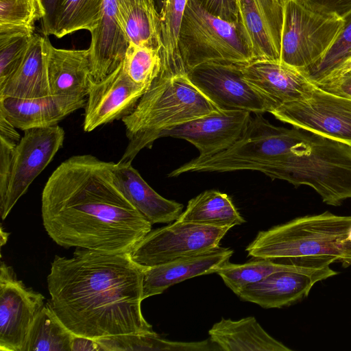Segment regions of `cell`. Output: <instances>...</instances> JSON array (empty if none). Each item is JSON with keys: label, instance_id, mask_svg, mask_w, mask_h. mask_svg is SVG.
<instances>
[{"label": "cell", "instance_id": "obj_23", "mask_svg": "<svg viewBox=\"0 0 351 351\" xmlns=\"http://www.w3.org/2000/svg\"><path fill=\"white\" fill-rule=\"evenodd\" d=\"M114 174L125 197L152 225L176 221L183 212L182 204L155 191L132 167V162L119 160L115 163Z\"/></svg>", "mask_w": 351, "mask_h": 351}, {"label": "cell", "instance_id": "obj_2", "mask_svg": "<svg viewBox=\"0 0 351 351\" xmlns=\"http://www.w3.org/2000/svg\"><path fill=\"white\" fill-rule=\"evenodd\" d=\"M144 269L128 253L76 247L72 257L51 262L47 302L75 335L155 334L141 311Z\"/></svg>", "mask_w": 351, "mask_h": 351}, {"label": "cell", "instance_id": "obj_34", "mask_svg": "<svg viewBox=\"0 0 351 351\" xmlns=\"http://www.w3.org/2000/svg\"><path fill=\"white\" fill-rule=\"evenodd\" d=\"M345 19L344 27L325 56L304 73L315 85L325 82L351 53V14Z\"/></svg>", "mask_w": 351, "mask_h": 351}, {"label": "cell", "instance_id": "obj_19", "mask_svg": "<svg viewBox=\"0 0 351 351\" xmlns=\"http://www.w3.org/2000/svg\"><path fill=\"white\" fill-rule=\"evenodd\" d=\"M86 97L49 95L37 98L0 97L1 112L16 128H49L84 108Z\"/></svg>", "mask_w": 351, "mask_h": 351}, {"label": "cell", "instance_id": "obj_18", "mask_svg": "<svg viewBox=\"0 0 351 351\" xmlns=\"http://www.w3.org/2000/svg\"><path fill=\"white\" fill-rule=\"evenodd\" d=\"M239 65L245 80L277 107L308 98L315 86L304 72L281 62L254 60Z\"/></svg>", "mask_w": 351, "mask_h": 351}, {"label": "cell", "instance_id": "obj_33", "mask_svg": "<svg viewBox=\"0 0 351 351\" xmlns=\"http://www.w3.org/2000/svg\"><path fill=\"white\" fill-rule=\"evenodd\" d=\"M162 66L160 51L145 45L130 43L123 66L135 84L147 89L159 75Z\"/></svg>", "mask_w": 351, "mask_h": 351}, {"label": "cell", "instance_id": "obj_6", "mask_svg": "<svg viewBox=\"0 0 351 351\" xmlns=\"http://www.w3.org/2000/svg\"><path fill=\"white\" fill-rule=\"evenodd\" d=\"M241 137L228 149L210 156H197L176 168L168 177L192 172L260 171L265 166L289 152L307 131L278 127L254 114Z\"/></svg>", "mask_w": 351, "mask_h": 351}, {"label": "cell", "instance_id": "obj_41", "mask_svg": "<svg viewBox=\"0 0 351 351\" xmlns=\"http://www.w3.org/2000/svg\"><path fill=\"white\" fill-rule=\"evenodd\" d=\"M71 351H104V349L96 339L74 335Z\"/></svg>", "mask_w": 351, "mask_h": 351}, {"label": "cell", "instance_id": "obj_14", "mask_svg": "<svg viewBox=\"0 0 351 351\" xmlns=\"http://www.w3.org/2000/svg\"><path fill=\"white\" fill-rule=\"evenodd\" d=\"M251 113L243 110H218L163 132L160 138L185 140L199 151V156H210L230 147L246 130Z\"/></svg>", "mask_w": 351, "mask_h": 351}, {"label": "cell", "instance_id": "obj_42", "mask_svg": "<svg viewBox=\"0 0 351 351\" xmlns=\"http://www.w3.org/2000/svg\"><path fill=\"white\" fill-rule=\"evenodd\" d=\"M16 128L0 112V138H3L11 143L18 144L21 138Z\"/></svg>", "mask_w": 351, "mask_h": 351}, {"label": "cell", "instance_id": "obj_43", "mask_svg": "<svg viewBox=\"0 0 351 351\" xmlns=\"http://www.w3.org/2000/svg\"><path fill=\"white\" fill-rule=\"evenodd\" d=\"M9 233L4 232L3 228H1V246H3L4 244L6 243V241L8 238Z\"/></svg>", "mask_w": 351, "mask_h": 351}, {"label": "cell", "instance_id": "obj_24", "mask_svg": "<svg viewBox=\"0 0 351 351\" xmlns=\"http://www.w3.org/2000/svg\"><path fill=\"white\" fill-rule=\"evenodd\" d=\"M48 36L34 34L16 71L0 88V97L37 98L51 95L47 71Z\"/></svg>", "mask_w": 351, "mask_h": 351}, {"label": "cell", "instance_id": "obj_1", "mask_svg": "<svg viewBox=\"0 0 351 351\" xmlns=\"http://www.w3.org/2000/svg\"><path fill=\"white\" fill-rule=\"evenodd\" d=\"M114 162L73 156L49 177L41 215L49 237L64 248L129 253L152 230L119 187Z\"/></svg>", "mask_w": 351, "mask_h": 351}, {"label": "cell", "instance_id": "obj_30", "mask_svg": "<svg viewBox=\"0 0 351 351\" xmlns=\"http://www.w3.org/2000/svg\"><path fill=\"white\" fill-rule=\"evenodd\" d=\"M73 335L47 302L31 327L23 351H71Z\"/></svg>", "mask_w": 351, "mask_h": 351}, {"label": "cell", "instance_id": "obj_22", "mask_svg": "<svg viewBox=\"0 0 351 351\" xmlns=\"http://www.w3.org/2000/svg\"><path fill=\"white\" fill-rule=\"evenodd\" d=\"M47 71L51 95L86 97L94 82L89 49H58L49 40Z\"/></svg>", "mask_w": 351, "mask_h": 351}, {"label": "cell", "instance_id": "obj_27", "mask_svg": "<svg viewBox=\"0 0 351 351\" xmlns=\"http://www.w3.org/2000/svg\"><path fill=\"white\" fill-rule=\"evenodd\" d=\"M177 220L230 228L245 222L229 195L217 190L205 191L190 199Z\"/></svg>", "mask_w": 351, "mask_h": 351}, {"label": "cell", "instance_id": "obj_32", "mask_svg": "<svg viewBox=\"0 0 351 351\" xmlns=\"http://www.w3.org/2000/svg\"><path fill=\"white\" fill-rule=\"evenodd\" d=\"M34 31L25 27L0 28V88L21 64Z\"/></svg>", "mask_w": 351, "mask_h": 351}, {"label": "cell", "instance_id": "obj_13", "mask_svg": "<svg viewBox=\"0 0 351 351\" xmlns=\"http://www.w3.org/2000/svg\"><path fill=\"white\" fill-rule=\"evenodd\" d=\"M45 298L26 287L5 262L0 265V350L23 351Z\"/></svg>", "mask_w": 351, "mask_h": 351}, {"label": "cell", "instance_id": "obj_29", "mask_svg": "<svg viewBox=\"0 0 351 351\" xmlns=\"http://www.w3.org/2000/svg\"><path fill=\"white\" fill-rule=\"evenodd\" d=\"M319 269H321L287 264L278 259L256 258L242 264L231 263L228 261L219 268L217 274L222 278L225 285L237 294L245 286L260 281L275 272H311Z\"/></svg>", "mask_w": 351, "mask_h": 351}, {"label": "cell", "instance_id": "obj_28", "mask_svg": "<svg viewBox=\"0 0 351 351\" xmlns=\"http://www.w3.org/2000/svg\"><path fill=\"white\" fill-rule=\"evenodd\" d=\"M188 0H162L160 12L161 38V72L186 73L178 47V39Z\"/></svg>", "mask_w": 351, "mask_h": 351}, {"label": "cell", "instance_id": "obj_9", "mask_svg": "<svg viewBox=\"0 0 351 351\" xmlns=\"http://www.w3.org/2000/svg\"><path fill=\"white\" fill-rule=\"evenodd\" d=\"M230 228L176 220L151 230L128 254L138 265L154 267L214 249Z\"/></svg>", "mask_w": 351, "mask_h": 351}, {"label": "cell", "instance_id": "obj_12", "mask_svg": "<svg viewBox=\"0 0 351 351\" xmlns=\"http://www.w3.org/2000/svg\"><path fill=\"white\" fill-rule=\"evenodd\" d=\"M64 136V130L58 125L24 131L15 148L8 191L4 200L0 203L2 220L62 147Z\"/></svg>", "mask_w": 351, "mask_h": 351}, {"label": "cell", "instance_id": "obj_4", "mask_svg": "<svg viewBox=\"0 0 351 351\" xmlns=\"http://www.w3.org/2000/svg\"><path fill=\"white\" fill-rule=\"evenodd\" d=\"M186 73L160 72L134 110L121 119L128 143L120 161L132 162L143 149H150L163 132L220 110Z\"/></svg>", "mask_w": 351, "mask_h": 351}, {"label": "cell", "instance_id": "obj_35", "mask_svg": "<svg viewBox=\"0 0 351 351\" xmlns=\"http://www.w3.org/2000/svg\"><path fill=\"white\" fill-rule=\"evenodd\" d=\"M45 16L41 0H0V28L25 27Z\"/></svg>", "mask_w": 351, "mask_h": 351}, {"label": "cell", "instance_id": "obj_36", "mask_svg": "<svg viewBox=\"0 0 351 351\" xmlns=\"http://www.w3.org/2000/svg\"><path fill=\"white\" fill-rule=\"evenodd\" d=\"M16 145L0 138V203L4 200L9 186Z\"/></svg>", "mask_w": 351, "mask_h": 351}, {"label": "cell", "instance_id": "obj_10", "mask_svg": "<svg viewBox=\"0 0 351 351\" xmlns=\"http://www.w3.org/2000/svg\"><path fill=\"white\" fill-rule=\"evenodd\" d=\"M192 84L219 109L263 114L277 105L247 82L239 64L210 62L187 71Z\"/></svg>", "mask_w": 351, "mask_h": 351}, {"label": "cell", "instance_id": "obj_11", "mask_svg": "<svg viewBox=\"0 0 351 351\" xmlns=\"http://www.w3.org/2000/svg\"><path fill=\"white\" fill-rule=\"evenodd\" d=\"M294 128L351 147V99L326 92L317 86L303 100L283 104L271 112Z\"/></svg>", "mask_w": 351, "mask_h": 351}, {"label": "cell", "instance_id": "obj_26", "mask_svg": "<svg viewBox=\"0 0 351 351\" xmlns=\"http://www.w3.org/2000/svg\"><path fill=\"white\" fill-rule=\"evenodd\" d=\"M119 11L129 42L158 49L161 53L160 17L154 0H119Z\"/></svg>", "mask_w": 351, "mask_h": 351}, {"label": "cell", "instance_id": "obj_39", "mask_svg": "<svg viewBox=\"0 0 351 351\" xmlns=\"http://www.w3.org/2000/svg\"><path fill=\"white\" fill-rule=\"evenodd\" d=\"M45 11L42 32L45 36L53 35L56 21L64 0H41Z\"/></svg>", "mask_w": 351, "mask_h": 351}, {"label": "cell", "instance_id": "obj_5", "mask_svg": "<svg viewBox=\"0 0 351 351\" xmlns=\"http://www.w3.org/2000/svg\"><path fill=\"white\" fill-rule=\"evenodd\" d=\"M260 172L295 186H308L328 205L351 199V147L315 133L307 132L289 152Z\"/></svg>", "mask_w": 351, "mask_h": 351}, {"label": "cell", "instance_id": "obj_31", "mask_svg": "<svg viewBox=\"0 0 351 351\" xmlns=\"http://www.w3.org/2000/svg\"><path fill=\"white\" fill-rule=\"evenodd\" d=\"M104 0H64L53 36L62 38L74 32H92L97 26Z\"/></svg>", "mask_w": 351, "mask_h": 351}, {"label": "cell", "instance_id": "obj_3", "mask_svg": "<svg viewBox=\"0 0 351 351\" xmlns=\"http://www.w3.org/2000/svg\"><path fill=\"white\" fill-rule=\"evenodd\" d=\"M245 251L255 258L279 259L322 269L335 262L351 265V216L326 211L260 231Z\"/></svg>", "mask_w": 351, "mask_h": 351}, {"label": "cell", "instance_id": "obj_20", "mask_svg": "<svg viewBox=\"0 0 351 351\" xmlns=\"http://www.w3.org/2000/svg\"><path fill=\"white\" fill-rule=\"evenodd\" d=\"M233 253L230 248L218 246L165 264L145 267L142 281L143 300L160 294L171 286L187 279L217 273L229 261Z\"/></svg>", "mask_w": 351, "mask_h": 351}, {"label": "cell", "instance_id": "obj_16", "mask_svg": "<svg viewBox=\"0 0 351 351\" xmlns=\"http://www.w3.org/2000/svg\"><path fill=\"white\" fill-rule=\"evenodd\" d=\"M238 23L256 60L280 62L282 0H237Z\"/></svg>", "mask_w": 351, "mask_h": 351}, {"label": "cell", "instance_id": "obj_25", "mask_svg": "<svg viewBox=\"0 0 351 351\" xmlns=\"http://www.w3.org/2000/svg\"><path fill=\"white\" fill-rule=\"evenodd\" d=\"M210 340L225 351H291L269 335L254 317L221 318L208 331Z\"/></svg>", "mask_w": 351, "mask_h": 351}, {"label": "cell", "instance_id": "obj_37", "mask_svg": "<svg viewBox=\"0 0 351 351\" xmlns=\"http://www.w3.org/2000/svg\"><path fill=\"white\" fill-rule=\"evenodd\" d=\"M210 14L230 23H238L237 0H195Z\"/></svg>", "mask_w": 351, "mask_h": 351}, {"label": "cell", "instance_id": "obj_17", "mask_svg": "<svg viewBox=\"0 0 351 351\" xmlns=\"http://www.w3.org/2000/svg\"><path fill=\"white\" fill-rule=\"evenodd\" d=\"M337 274L330 267L311 272L278 271L245 286L236 295L265 308H282L302 300L315 283Z\"/></svg>", "mask_w": 351, "mask_h": 351}, {"label": "cell", "instance_id": "obj_44", "mask_svg": "<svg viewBox=\"0 0 351 351\" xmlns=\"http://www.w3.org/2000/svg\"><path fill=\"white\" fill-rule=\"evenodd\" d=\"M350 71H351V69H350L347 73L350 72ZM344 74H345V73H344Z\"/></svg>", "mask_w": 351, "mask_h": 351}, {"label": "cell", "instance_id": "obj_8", "mask_svg": "<svg viewBox=\"0 0 351 351\" xmlns=\"http://www.w3.org/2000/svg\"><path fill=\"white\" fill-rule=\"evenodd\" d=\"M280 62L305 73L328 53L345 19L317 10L301 0H282Z\"/></svg>", "mask_w": 351, "mask_h": 351}, {"label": "cell", "instance_id": "obj_7", "mask_svg": "<svg viewBox=\"0 0 351 351\" xmlns=\"http://www.w3.org/2000/svg\"><path fill=\"white\" fill-rule=\"evenodd\" d=\"M178 47L186 71L215 62L246 64L256 60L239 23H230L188 0L181 25Z\"/></svg>", "mask_w": 351, "mask_h": 351}, {"label": "cell", "instance_id": "obj_38", "mask_svg": "<svg viewBox=\"0 0 351 351\" xmlns=\"http://www.w3.org/2000/svg\"><path fill=\"white\" fill-rule=\"evenodd\" d=\"M310 7L322 12L346 18L351 14V0H301Z\"/></svg>", "mask_w": 351, "mask_h": 351}, {"label": "cell", "instance_id": "obj_21", "mask_svg": "<svg viewBox=\"0 0 351 351\" xmlns=\"http://www.w3.org/2000/svg\"><path fill=\"white\" fill-rule=\"evenodd\" d=\"M90 35L92 75L99 82L120 65L130 44L121 21L119 0H104L97 26Z\"/></svg>", "mask_w": 351, "mask_h": 351}, {"label": "cell", "instance_id": "obj_15", "mask_svg": "<svg viewBox=\"0 0 351 351\" xmlns=\"http://www.w3.org/2000/svg\"><path fill=\"white\" fill-rule=\"evenodd\" d=\"M146 91L127 75L122 62L105 78L92 84L84 107V130L89 132L129 115Z\"/></svg>", "mask_w": 351, "mask_h": 351}, {"label": "cell", "instance_id": "obj_40", "mask_svg": "<svg viewBox=\"0 0 351 351\" xmlns=\"http://www.w3.org/2000/svg\"><path fill=\"white\" fill-rule=\"evenodd\" d=\"M315 86L331 94L351 99V71Z\"/></svg>", "mask_w": 351, "mask_h": 351}]
</instances>
